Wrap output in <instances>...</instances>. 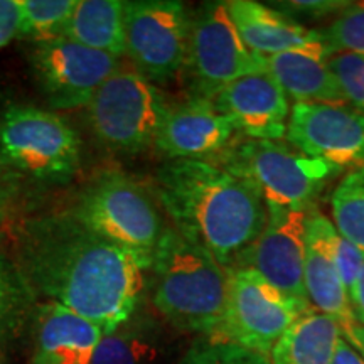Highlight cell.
<instances>
[{
	"label": "cell",
	"mask_w": 364,
	"mask_h": 364,
	"mask_svg": "<svg viewBox=\"0 0 364 364\" xmlns=\"http://www.w3.org/2000/svg\"><path fill=\"white\" fill-rule=\"evenodd\" d=\"M14 263L33 297L70 309L110 334L136 312L149 267L68 209L14 228Z\"/></svg>",
	"instance_id": "obj_1"
},
{
	"label": "cell",
	"mask_w": 364,
	"mask_h": 364,
	"mask_svg": "<svg viewBox=\"0 0 364 364\" xmlns=\"http://www.w3.org/2000/svg\"><path fill=\"white\" fill-rule=\"evenodd\" d=\"M157 198L177 231L236 268L267 223L257 188L211 161H169L154 177Z\"/></svg>",
	"instance_id": "obj_2"
},
{
	"label": "cell",
	"mask_w": 364,
	"mask_h": 364,
	"mask_svg": "<svg viewBox=\"0 0 364 364\" xmlns=\"http://www.w3.org/2000/svg\"><path fill=\"white\" fill-rule=\"evenodd\" d=\"M149 270L159 316L177 331L211 338L226 311L230 270L174 226L164 230Z\"/></svg>",
	"instance_id": "obj_3"
},
{
	"label": "cell",
	"mask_w": 364,
	"mask_h": 364,
	"mask_svg": "<svg viewBox=\"0 0 364 364\" xmlns=\"http://www.w3.org/2000/svg\"><path fill=\"white\" fill-rule=\"evenodd\" d=\"M68 211L91 231L135 253L147 267L166 230L154 193L120 171L93 177Z\"/></svg>",
	"instance_id": "obj_4"
},
{
	"label": "cell",
	"mask_w": 364,
	"mask_h": 364,
	"mask_svg": "<svg viewBox=\"0 0 364 364\" xmlns=\"http://www.w3.org/2000/svg\"><path fill=\"white\" fill-rule=\"evenodd\" d=\"M211 162L248 181L267 206L280 208H311L341 171L280 140L235 139Z\"/></svg>",
	"instance_id": "obj_5"
},
{
	"label": "cell",
	"mask_w": 364,
	"mask_h": 364,
	"mask_svg": "<svg viewBox=\"0 0 364 364\" xmlns=\"http://www.w3.org/2000/svg\"><path fill=\"white\" fill-rule=\"evenodd\" d=\"M171 105L157 85L122 65L86 107L90 129L105 147L140 154L156 144Z\"/></svg>",
	"instance_id": "obj_6"
},
{
	"label": "cell",
	"mask_w": 364,
	"mask_h": 364,
	"mask_svg": "<svg viewBox=\"0 0 364 364\" xmlns=\"http://www.w3.org/2000/svg\"><path fill=\"white\" fill-rule=\"evenodd\" d=\"M263 71L265 58L241 41L226 2H204L191 11L188 53L181 73L189 98L213 102L225 86Z\"/></svg>",
	"instance_id": "obj_7"
},
{
	"label": "cell",
	"mask_w": 364,
	"mask_h": 364,
	"mask_svg": "<svg viewBox=\"0 0 364 364\" xmlns=\"http://www.w3.org/2000/svg\"><path fill=\"white\" fill-rule=\"evenodd\" d=\"M0 159L22 176L39 181L71 179L81 144L65 118L29 105H12L0 120Z\"/></svg>",
	"instance_id": "obj_8"
},
{
	"label": "cell",
	"mask_w": 364,
	"mask_h": 364,
	"mask_svg": "<svg viewBox=\"0 0 364 364\" xmlns=\"http://www.w3.org/2000/svg\"><path fill=\"white\" fill-rule=\"evenodd\" d=\"M304 312L307 309L282 294L257 270L231 268L225 316L209 339L270 356L277 341Z\"/></svg>",
	"instance_id": "obj_9"
},
{
	"label": "cell",
	"mask_w": 364,
	"mask_h": 364,
	"mask_svg": "<svg viewBox=\"0 0 364 364\" xmlns=\"http://www.w3.org/2000/svg\"><path fill=\"white\" fill-rule=\"evenodd\" d=\"M191 11L177 0L125 2V56L154 85L181 76L189 39Z\"/></svg>",
	"instance_id": "obj_10"
},
{
	"label": "cell",
	"mask_w": 364,
	"mask_h": 364,
	"mask_svg": "<svg viewBox=\"0 0 364 364\" xmlns=\"http://www.w3.org/2000/svg\"><path fill=\"white\" fill-rule=\"evenodd\" d=\"M29 65L41 93L54 110L88 107L100 86L124 63L66 38L33 44Z\"/></svg>",
	"instance_id": "obj_11"
},
{
	"label": "cell",
	"mask_w": 364,
	"mask_h": 364,
	"mask_svg": "<svg viewBox=\"0 0 364 364\" xmlns=\"http://www.w3.org/2000/svg\"><path fill=\"white\" fill-rule=\"evenodd\" d=\"M312 208L267 206V223L260 236L245 252L236 268L257 270L282 294L304 309H312L304 287L306 226Z\"/></svg>",
	"instance_id": "obj_12"
},
{
	"label": "cell",
	"mask_w": 364,
	"mask_h": 364,
	"mask_svg": "<svg viewBox=\"0 0 364 364\" xmlns=\"http://www.w3.org/2000/svg\"><path fill=\"white\" fill-rule=\"evenodd\" d=\"M285 139L304 156L339 169L364 166V112L348 103H295Z\"/></svg>",
	"instance_id": "obj_13"
},
{
	"label": "cell",
	"mask_w": 364,
	"mask_h": 364,
	"mask_svg": "<svg viewBox=\"0 0 364 364\" xmlns=\"http://www.w3.org/2000/svg\"><path fill=\"white\" fill-rule=\"evenodd\" d=\"M235 139V127L211 100L188 97L171 105L154 147L169 161H211Z\"/></svg>",
	"instance_id": "obj_14"
},
{
	"label": "cell",
	"mask_w": 364,
	"mask_h": 364,
	"mask_svg": "<svg viewBox=\"0 0 364 364\" xmlns=\"http://www.w3.org/2000/svg\"><path fill=\"white\" fill-rule=\"evenodd\" d=\"M213 103L245 139L280 140L287 135L289 97L267 71L247 75L225 86Z\"/></svg>",
	"instance_id": "obj_15"
},
{
	"label": "cell",
	"mask_w": 364,
	"mask_h": 364,
	"mask_svg": "<svg viewBox=\"0 0 364 364\" xmlns=\"http://www.w3.org/2000/svg\"><path fill=\"white\" fill-rule=\"evenodd\" d=\"M339 233L334 223L311 209L306 226V263L304 287L314 311L326 314L341 327L354 324L349 295L338 267Z\"/></svg>",
	"instance_id": "obj_16"
},
{
	"label": "cell",
	"mask_w": 364,
	"mask_h": 364,
	"mask_svg": "<svg viewBox=\"0 0 364 364\" xmlns=\"http://www.w3.org/2000/svg\"><path fill=\"white\" fill-rule=\"evenodd\" d=\"M103 332L70 309L44 302L36 311L31 364H93Z\"/></svg>",
	"instance_id": "obj_17"
},
{
	"label": "cell",
	"mask_w": 364,
	"mask_h": 364,
	"mask_svg": "<svg viewBox=\"0 0 364 364\" xmlns=\"http://www.w3.org/2000/svg\"><path fill=\"white\" fill-rule=\"evenodd\" d=\"M226 6L241 41L258 56L306 49L322 43L317 29H307L277 7L253 0H230Z\"/></svg>",
	"instance_id": "obj_18"
},
{
	"label": "cell",
	"mask_w": 364,
	"mask_h": 364,
	"mask_svg": "<svg viewBox=\"0 0 364 364\" xmlns=\"http://www.w3.org/2000/svg\"><path fill=\"white\" fill-rule=\"evenodd\" d=\"M332 54L318 43L265 56V70L295 103H346L329 68Z\"/></svg>",
	"instance_id": "obj_19"
},
{
	"label": "cell",
	"mask_w": 364,
	"mask_h": 364,
	"mask_svg": "<svg viewBox=\"0 0 364 364\" xmlns=\"http://www.w3.org/2000/svg\"><path fill=\"white\" fill-rule=\"evenodd\" d=\"M343 338L336 318L309 309L273 346L272 364H331Z\"/></svg>",
	"instance_id": "obj_20"
},
{
	"label": "cell",
	"mask_w": 364,
	"mask_h": 364,
	"mask_svg": "<svg viewBox=\"0 0 364 364\" xmlns=\"http://www.w3.org/2000/svg\"><path fill=\"white\" fill-rule=\"evenodd\" d=\"M61 38L117 59L125 58V2L78 0Z\"/></svg>",
	"instance_id": "obj_21"
},
{
	"label": "cell",
	"mask_w": 364,
	"mask_h": 364,
	"mask_svg": "<svg viewBox=\"0 0 364 364\" xmlns=\"http://www.w3.org/2000/svg\"><path fill=\"white\" fill-rule=\"evenodd\" d=\"M169 343L152 318L132 316L110 334H103L93 364H166Z\"/></svg>",
	"instance_id": "obj_22"
},
{
	"label": "cell",
	"mask_w": 364,
	"mask_h": 364,
	"mask_svg": "<svg viewBox=\"0 0 364 364\" xmlns=\"http://www.w3.org/2000/svg\"><path fill=\"white\" fill-rule=\"evenodd\" d=\"M331 213L338 233L364 252V166L354 167L336 186Z\"/></svg>",
	"instance_id": "obj_23"
},
{
	"label": "cell",
	"mask_w": 364,
	"mask_h": 364,
	"mask_svg": "<svg viewBox=\"0 0 364 364\" xmlns=\"http://www.w3.org/2000/svg\"><path fill=\"white\" fill-rule=\"evenodd\" d=\"M78 0H17L19 29L17 38L43 43L61 38Z\"/></svg>",
	"instance_id": "obj_24"
},
{
	"label": "cell",
	"mask_w": 364,
	"mask_h": 364,
	"mask_svg": "<svg viewBox=\"0 0 364 364\" xmlns=\"http://www.w3.org/2000/svg\"><path fill=\"white\" fill-rule=\"evenodd\" d=\"M317 34L331 54L353 53L364 56V2L349 4L329 26L317 29Z\"/></svg>",
	"instance_id": "obj_25"
},
{
	"label": "cell",
	"mask_w": 364,
	"mask_h": 364,
	"mask_svg": "<svg viewBox=\"0 0 364 364\" xmlns=\"http://www.w3.org/2000/svg\"><path fill=\"white\" fill-rule=\"evenodd\" d=\"M33 294L22 280L16 263L0 252V338L9 334L24 317Z\"/></svg>",
	"instance_id": "obj_26"
},
{
	"label": "cell",
	"mask_w": 364,
	"mask_h": 364,
	"mask_svg": "<svg viewBox=\"0 0 364 364\" xmlns=\"http://www.w3.org/2000/svg\"><path fill=\"white\" fill-rule=\"evenodd\" d=\"M176 364H272V361L267 354L204 338L191 346Z\"/></svg>",
	"instance_id": "obj_27"
},
{
	"label": "cell",
	"mask_w": 364,
	"mask_h": 364,
	"mask_svg": "<svg viewBox=\"0 0 364 364\" xmlns=\"http://www.w3.org/2000/svg\"><path fill=\"white\" fill-rule=\"evenodd\" d=\"M329 68L338 81L346 103L364 112V56L336 53L329 58Z\"/></svg>",
	"instance_id": "obj_28"
},
{
	"label": "cell",
	"mask_w": 364,
	"mask_h": 364,
	"mask_svg": "<svg viewBox=\"0 0 364 364\" xmlns=\"http://www.w3.org/2000/svg\"><path fill=\"white\" fill-rule=\"evenodd\" d=\"M351 2H343V0H292V2H275L279 11L292 17L294 21H321L331 16H338L344 11Z\"/></svg>",
	"instance_id": "obj_29"
},
{
	"label": "cell",
	"mask_w": 364,
	"mask_h": 364,
	"mask_svg": "<svg viewBox=\"0 0 364 364\" xmlns=\"http://www.w3.org/2000/svg\"><path fill=\"white\" fill-rule=\"evenodd\" d=\"M24 176L0 159V226L12 220L14 213L19 208Z\"/></svg>",
	"instance_id": "obj_30"
},
{
	"label": "cell",
	"mask_w": 364,
	"mask_h": 364,
	"mask_svg": "<svg viewBox=\"0 0 364 364\" xmlns=\"http://www.w3.org/2000/svg\"><path fill=\"white\" fill-rule=\"evenodd\" d=\"M364 265V252L354 247L351 241H348L339 235L338 240V267L341 272V279L344 282L348 295L351 292L354 282L358 279V273Z\"/></svg>",
	"instance_id": "obj_31"
},
{
	"label": "cell",
	"mask_w": 364,
	"mask_h": 364,
	"mask_svg": "<svg viewBox=\"0 0 364 364\" xmlns=\"http://www.w3.org/2000/svg\"><path fill=\"white\" fill-rule=\"evenodd\" d=\"M17 29H19L17 0H0V49L17 38Z\"/></svg>",
	"instance_id": "obj_32"
},
{
	"label": "cell",
	"mask_w": 364,
	"mask_h": 364,
	"mask_svg": "<svg viewBox=\"0 0 364 364\" xmlns=\"http://www.w3.org/2000/svg\"><path fill=\"white\" fill-rule=\"evenodd\" d=\"M349 304H351L354 321L364 326V265L359 270L358 279L349 292Z\"/></svg>",
	"instance_id": "obj_33"
},
{
	"label": "cell",
	"mask_w": 364,
	"mask_h": 364,
	"mask_svg": "<svg viewBox=\"0 0 364 364\" xmlns=\"http://www.w3.org/2000/svg\"><path fill=\"white\" fill-rule=\"evenodd\" d=\"M331 364H364V358L344 339L343 336V338L339 339Z\"/></svg>",
	"instance_id": "obj_34"
},
{
	"label": "cell",
	"mask_w": 364,
	"mask_h": 364,
	"mask_svg": "<svg viewBox=\"0 0 364 364\" xmlns=\"http://www.w3.org/2000/svg\"><path fill=\"white\" fill-rule=\"evenodd\" d=\"M343 336L344 339L364 358V326L354 322V324L344 327Z\"/></svg>",
	"instance_id": "obj_35"
}]
</instances>
